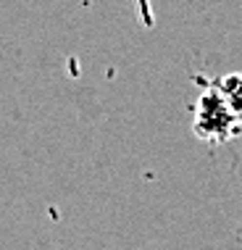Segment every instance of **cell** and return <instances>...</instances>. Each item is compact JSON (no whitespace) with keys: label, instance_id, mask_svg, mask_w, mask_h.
<instances>
[{"label":"cell","instance_id":"cell-1","mask_svg":"<svg viewBox=\"0 0 242 250\" xmlns=\"http://www.w3.org/2000/svg\"><path fill=\"white\" fill-rule=\"evenodd\" d=\"M192 129H195V137L208 145H224L242 132V124L232 113V108L226 105V100L221 98L216 84L205 87L200 92L198 103H195Z\"/></svg>","mask_w":242,"mask_h":250},{"label":"cell","instance_id":"cell-2","mask_svg":"<svg viewBox=\"0 0 242 250\" xmlns=\"http://www.w3.org/2000/svg\"><path fill=\"white\" fill-rule=\"evenodd\" d=\"M216 87H219L221 98L226 100V105L232 108V113L237 116V121L242 124V71H234V74L221 77L216 82Z\"/></svg>","mask_w":242,"mask_h":250}]
</instances>
